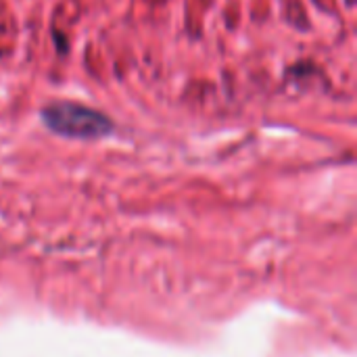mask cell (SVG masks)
Instances as JSON below:
<instances>
[{"mask_svg": "<svg viewBox=\"0 0 357 357\" xmlns=\"http://www.w3.org/2000/svg\"><path fill=\"white\" fill-rule=\"evenodd\" d=\"M42 121L44 126L63 138H75V140H100L113 134L115 123L105 113L71 102V100H56L42 109Z\"/></svg>", "mask_w": 357, "mask_h": 357, "instance_id": "obj_1", "label": "cell"}]
</instances>
